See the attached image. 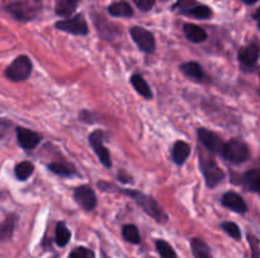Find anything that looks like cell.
Here are the masks:
<instances>
[{
  "label": "cell",
  "mask_w": 260,
  "mask_h": 258,
  "mask_svg": "<svg viewBox=\"0 0 260 258\" xmlns=\"http://www.w3.org/2000/svg\"><path fill=\"white\" fill-rule=\"evenodd\" d=\"M243 2L245 3V4H248V5H253V4H255L258 0H243Z\"/></svg>",
  "instance_id": "cell-33"
},
{
  "label": "cell",
  "mask_w": 260,
  "mask_h": 258,
  "mask_svg": "<svg viewBox=\"0 0 260 258\" xmlns=\"http://www.w3.org/2000/svg\"><path fill=\"white\" fill-rule=\"evenodd\" d=\"M69 258H95V254L91 249L85 247H78L71 250Z\"/></svg>",
  "instance_id": "cell-30"
},
{
  "label": "cell",
  "mask_w": 260,
  "mask_h": 258,
  "mask_svg": "<svg viewBox=\"0 0 260 258\" xmlns=\"http://www.w3.org/2000/svg\"><path fill=\"white\" fill-rule=\"evenodd\" d=\"M32 73V61L28 56H18L5 70V76L12 81H24Z\"/></svg>",
  "instance_id": "cell-3"
},
{
  "label": "cell",
  "mask_w": 260,
  "mask_h": 258,
  "mask_svg": "<svg viewBox=\"0 0 260 258\" xmlns=\"http://www.w3.org/2000/svg\"><path fill=\"white\" fill-rule=\"evenodd\" d=\"M156 249L161 258H178L177 253L173 249L172 245L165 240H156Z\"/></svg>",
  "instance_id": "cell-28"
},
{
  "label": "cell",
  "mask_w": 260,
  "mask_h": 258,
  "mask_svg": "<svg viewBox=\"0 0 260 258\" xmlns=\"http://www.w3.org/2000/svg\"><path fill=\"white\" fill-rule=\"evenodd\" d=\"M259 48L256 45H249L246 47L241 48L239 52V60H240L241 65L245 67H251L258 62L259 58Z\"/></svg>",
  "instance_id": "cell-14"
},
{
  "label": "cell",
  "mask_w": 260,
  "mask_h": 258,
  "mask_svg": "<svg viewBox=\"0 0 260 258\" xmlns=\"http://www.w3.org/2000/svg\"><path fill=\"white\" fill-rule=\"evenodd\" d=\"M71 233L70 230L66 228V225L63 223H58L56 225V232H55V240L57 243V245L60 247H65L69 242H70Z\"/></svg>",
  "instance_id": "cell-25"
},
{
  "label": "cell",
  "mask_w": 260,
  "mask_h": 258,
  "mask_svg": "<svg viewBox=\"0 0 260 258\" xmlns=\"http://www.w3.org/2000/svg\"><path fill=\"white\" fill-rule=\"evenodd\" d=\"M259 194H260V191H259Z\"/></svg>",
  "instance_id": "cell-37"
},
{
  "label": "cell",
  "mask_w": 260,
  "mask_h": 258,
  "mask_svg": "<svg viewBox=\"0 0 260 258\" xmlns=\"http://www.w3.org/2000/svg\"><path fill=\"white\" fill-rule=\"evenodd\" d=\"M15 223H17V215L12 214L4 219V222L0 223V242L9 240L14 232Z\"/></svg>",
  "instance_id": "cell-21"
},
{
  "label": "cell",
  "mask_w": 260,
  "mask_h": 258,
  "mask_svg": "<svg viewBox=\"0 0 260 258\" xmlns=\"http://www.w3.org/2000/svg\"><path fill=\"white\" fill-rule=\"evenodd\" d=\"M17 138L19 146L22 148L27 149V151L36 148L41 142L40 134H37L36 132L30 131L28 128H23V126L17 128Z\"/></svg>",
  "instance_id": "cell-12"
},
{
  "label": "cell",
  "mask_w": 260,
  "mask_h": 258,
  "mask_svg": "<svg viewBox=\"0 0 260 258\" xmlns=\"http://www.w3.org/2000/svg\"><path fill=\"white\" fill-rule=\"evenodd\" d=\"M190 154V146L183 141H178L173 147V159L177 164H183Z\"/></svg>",
  "instance_id": "cell-20"
},
{
  "label": "cell",
  "mask_w": 260,
  "mask_h": 258,
  "mask_svg": "<svg viewBox=\"0 0 260 258\" xmlns=\"http://www.w3.org/2000/svg\"><path fill=\"white\" fill-rule=\"evenodd\" d=\"M243 182L249 191L259 192L260 191V172L256 171V169H251V171L246 172V174L244 175Z\"/></svg>",
  "instance_id": "cell-23"
},
{
  "label": "cell",
  "mask_w": 260,
  "mask_h": 258,
  "mask_svg": "<svg viewBox=\"0 0 260 258\" xmlns=\"http://www.w3.org/2000/svg\"><path fill=\"white\" fill-rule=\"evenodd\" d=\"M222 205L228 207V209L233 210V211L239 212V214H244V212L248 211L246 202L236 192H226L222 196Z\"/></svg>",
  "instance_id": "cell-13"
},
{
  "label": "cell",
  "mask_w": 260,
  "mask_h": 258,
  "mask_svg": "<svg viewBox=\"0 0 260 258\" xmlns=\"http://www.w3.org/2000/svg\"><path fill=\"white\" fill-rule=\"evenodd\" d=\"M5 10L19 22H29L36 18L38 8L28 2H14L8 4Z\"/></svg>",
  "instance_id": "cell-6"
},
{
  "label": "cell",
  "mask_w": 260,
  "mask_h": 258,
  "mask_svg": "<svg viewBox=\"0 0 260 258\" xmlns=\"http://www.w3.org/2000/svg\"><path fill=\"white\" fill-rule=\"evenodd\" d=\"M183 30H184V34L188 38V40L193 43H201L207 39L206 30L196 24H184Z\"/></svg>",
  "instance_id": "cell-18"
},
{
  "label": "cell",
  "mask_w": 260,
  "mask_h": 258,
  "mask_svg": "<svg viewBox=\"0 0 260 258\" xmlns=\"http://www.w3.org/2000/svg\"><path fill=\"white\" fill-rule=\"evenodd\" d=\"M180 71H182L187 77H189L190 80L193 81L201 82V81H203V78H205V72H203L200 63L197 62L183 63V65L180 66Z\"/></svg>",
  "instance_id": "cell-15"
},
{
  "label": "cell",
  "mask_w": 260,
  "mask_h": 258,
  "mask_svg": "<svg viewBox=\"0 0 260 258\" xmlns=\"http://www.w3.org/2000/svg\"><path fill=\"white\" fill-rule=\"evenodd\" d=\"M174 9H179L182 14L189 15L196 19H210L212 17V10L207 5L198 4L196 0H179L174 5Z\"/></svg>",
  "instance_id": "cell-5"
},
{
  "label": "cell",
  "mask_w": 260,
  "mask_h": 258,
  "mask_svg": "<svg viewBox=\"0 0 260 258\" xmlns=\"http://www.w3.org/2000/svg\"><path fill=\"white\" fill-rule=\"evenodd\" d=\"M190 248H192V253L194 258H213L211 248L208 247L205 240L200 239V238L190 239Z\"/></svg>",
  "instance_id": "cell-16"
},
{
  "label": "cell",
  "mask_w": 260,
  "mask_h": 258,
  "mask_svg": "<svg viewBox=\"0 0 260 258\" xmlns=\"http://www.w3.org/2000/svg\"><path fill=\"white\" fill-rule=\"evenodd\" d=\"M221 228H222V229L225 230V232L228 233L231 238H234V239H236V240L241 239L240 228H239L235 223H231V222L222 223V224H221Z\"/></svg>",
  "instance_id": "cell-29"
},
{
  "label": "cell",
  "mask_w": 260,
  "mask_h": 258,
  "mask_svg": "<svg viewBox=\"0 0 260 258\" xmlns=\"http://www.w3.org/2000/svg\"><path fill=\"white\" fill-rule=\"evenodd\" d=\"M36 2H40V0H36Z\"/></svg>",
  "instance_id": "cell-36"
},
{
  "label": "cell",
  "mask_w": 260,
  "mask_h": 258,
  "mask_svg": "<svg viewBox=\"0 0 260 258\" xmlns=\"http://www.w3.org/2000/svg\"><path fill=\"white\" fill-rule=\"evenodd\" d=\"M254 18H255V19L258 20V22H260V8L258 9V12H256L255 14H254Z\"/></svg>",
  "instance_id": "cell-34"
},
{
  "label": "cell",
  "mask_w": 260,
  "mask_h": 258,
  "mask_svg": "<svg viewBox=\"0 0 260 258\" xmlns=\"http://www.w3.org/2000/svg\"><path fill=\"white\" fill-rule=\"evenodd\" d=\"M201 162V171H202L203 176L206 179V184L208 187H215L222 181V179L225 177L222 169L220 168L217 163L213 161L211 157L205 156V154H201L200 157Z\"/></svg>",
  "instance_id": "cell-4"
},
{
  "label": "cell",
  "mask_w": 260,
  "mask_h": 258,
  "mask_svg": "<svg viewBox=\"0 0 260 258\" xmlns=\"http://www.w3.org/2000/svg\"><path fill=\"white\" fill-rule=\"evenodd\" d=\"M198 138L200 142L211 152V153L220 154L222 156L223 148H225V143L222 142V139L215 134L213 132L208 131L206 128H200L198 129Z\"/></svg>",
  "instance_id": "cell-9"
},
{
  "label": "cell",
  "mask_w": 260,
  "mask_h": 258,
  "mask_svg": "<svg viewBox=\"0 0 260 258\" xmlns=\"http://www.w3.org/2000/svg\"><path fill=\"white\" fill-rule=\"evenodd\" d=\"M104 142V133L102 131H95L89 136V143L90 146L93 147L94 152L98 156L99 161L104 164L106 167H111L112 166V161H111V156H109L108 149L104 147L103 144Z\"/></svg>",
  "instance_id": "cell-10"
},
{
  "label": "cell",
  "mask_w": 260,
  "mask_h": 258,
  "mask_svg": "<svg viewBox=\"0 0 260 258\" xmlns=\"http://www.w3.org/2000/svg\"><path fill=\"white\" fill-rule=\"evenodd\" d=\"M132 38H134L135 43L139 46L140 50L145 53H152L155 51V38L154 34H152L150 30L145 29L142 27H132L131 30Z\"/></svg>",
  "instance_id": "cell-8"
},
{
  "label": "cell",
  "mask_w": 260,
  "mask_h": 258,
  "mask_svg": "<svg viewBox=\"0 0 260 258\" xmlns=\"http://www.w3.org/2000/svg\"><path fill=\"white\" fill-rule=\"evenodd\" d=\"M122 194L127 195V196L132 197L140 206L144 209V211L151 218H154L157 223H165L168 220V215L165 214L164 209L152 199L149 195H145L142 192L135 191V190L128 189H117Z\"/></svg>",
  "instance_id": "cell-1"
},
{
  "label": "cell",
  "mask_w": 260,
  "mask_h": 258,
  "mask_svg": "<svg viewBox=\"0 0 260 258\" xmlns=\"http://www.w3.org/2000/svg\"><path fill=\"white\" fill-rule=\"evenodd\" d=\"M33 171H35V166L28 161L20 162V163H18L14 168L15 177H17L19 181H25L27 179H29V177L32 176Z\"/></svg>",
  "instance_id": "cell-24"
},
{
  "label": "cell",
  "mask_w": 260,
  "mask_h": 258,
  "mask_svg": "<svg viewBox=\"0 0 260 258\" xmlns=\"http://www.w3.org/2000/svg\"><path fill=\"white\" fill-rule=\"evenodd\" d=\"M131 83H132V86L136 89V91L140 94V95L144 96V98H146V99L152 98L151 89H150L149 83L146 82V80H145L141 75H137V73L132 75L131 76Z\"/></svg>",
  "instance_id": "cell-22"
},
{
  "label": "cell",
  "mask_w": 260,
  "mask_h": 258,
  "mask_svg": "<svg viewBox=\"0 0 260 258\" xmlns=\"http://www.w3.org/2000/svg\"><path fill=\"white\" fill-rule=\"evenodd\" d=\"M258 25H259V29H260V22H258Z\"/></svg>",
  "instance_id": "cell-35"
},
{
  "label": "cell",
  "mask_w": 260,
  "mask_h": 258,
  "mask_svg": "<svg viewBox=\"0 0 260 258\" xmlns=\"http://www.w3.org/2000/svg\"><path fill=\"white\" fill-rule=\"evenodd\" d=\"M122 235H123L124 240L132 244H139L141 242V237H140V232L137 229L136 225L134 224H127L124 225L122 229Z\"/></svg>",
  "instance_id": "cell-26"
},
{
  "label": "cell",
  "mask_w": 260,
  "mask_h": 258,
  "mask_svg": "<svg viewBox=\"0 0 260 258\" xmlns=\"http://www.w3.org/2000/svg\"><path fill=\"white\" fill-rule=\"evenodd\" d=\"M55 27L58 30H62V32L75 35H86L89 33V28L88 24H86L85 18L81 14L75 15L73 18H69V19L60 20V22L56 23Z\"/></svg>",
  "instance_id": "cell-7"
},
{
  "label": "cell",
  "mask_w": 260,
  "mask_h": 258,
  "mask_svg": "<svg viewBox=\"0 0 260 258\" xmlns=\"http://www.w3.org/2000/svg\"><path fill=\"white\" fill-rule=\"evenodd\" d=\"M222 157L231 163L240 164L248 161L250 157V149L245 142L240 139H231L230 142L225 143Z\"/></svg>",
  "instance_id": "cell-2"
},
{
  "label": "cell",
  "mask_w": 260,
  "mask_h": 258,
  "mask_svg": "<svg viewBox=\"0 0 260 258\" xmlns=\"http://www.w3.org/2000/svg\"><path fill=\"white\" fill-rule=\"evenodd\" d=\"M79 2L80 0H57L55 8L56 14L63 18H69L74 14V12L78 8Z\"/></svg>",
  "instance_id": "cell-19"
},
{
  "label": "cell",
  "mask_w": 260,
  "mask_h": 258,
  "mask_svg": "<svg viewBox=\"0 0 260 258\" xmlns=\"http://www.w3.org/2000/svg\"><path fill=\"white\" fill-rule=\"evenodd\" d=\"M108 13L112 17H121V18H129L134 15V9L131 5L124 0L116 2L108 7Z\"/></svg>",
  "instance_id": "cell-17"
},
{
  "label": "cell",
  "mask_w": 260,
  "mask_h": 258,
  "mask_svg": "<svg viewBox=\"0 0 260 258\" xmlns=\"http://www.w3.org/2000/svg\"><path fill=\"white\" fill-rule=\"evenodd\" d=\"M48 169L61 177H69L74 175V169L69 164L62 163V162H52L48 164Z\"/></svg>",
  "instance_id": "cell-27"
},
{
  "label": "cell",
  "mask_w": 260,
  "mask_h": 258,
  "mask_svg": "<svg viewBox=\"0 0 260 258\" xmlns=\"http://www.w3.org/2000/svg\"><path fill=\"white\" fill-rule=\"evenodd\" d=\"M74 197L76 202L86 211H91L96 206V196L94 190L88 185H81L78 186L74 191Z\"/></svg>",
  "instance_id": "cell-11"
},
{
  "label": "cell",
  "mask_w": 260,
  "mask_h": 258,
  "mask_svg": "<svg viewBox=\"0 0 260 258\" xmlns=\"http://www.w3.org/2000/svg\"><path fill=\"white\" fill-rule=\"evenodd\" d=\"M249 243H250L251 247V257L253 258H260V242L258 238H255L254 235L249 234Z\"/></svg>",
  "instance_id": "cell-31"
},
{
  "label": "cell",
  "mask_w": 260,
  "mask_h": 258,
  "mask_svg": "<svg viewBox=\"0 0 260 258\" xmlns=\"http://www.w3.org/2000/svg\"><path fill=\"white\" fill-rule=\"evenodd\" d=\"M132 2L136 4V7L139 8L142 12H149L152 9L155 4V0H132Z\"/></svg>",
  "instance_id": "cell-32"
}]
</instances>
